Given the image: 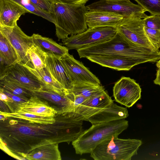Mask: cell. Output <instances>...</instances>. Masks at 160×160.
Instances as JSON below:
<instances>
[{
    "instance_id": "1",
    "label": "cell",
    "mask_w": 160,
    "mask_h": 160,
    "mask_svg": "<svg viewBox=\"0 0 160 160\" xmlns=\"http://www.w3.org/2000/svg\"><path fill=\"white\" fill-rule=\"evenodd\" d=\"M53 123L31 122L7 118L0 120V139L13 153H27L38 147L76 139L82 130L83 121L74 113L58 112Z\"/></svg>"
},
{
    "instance_id": "2",
    "label": "cell",
    "mask_w": 160,
    "mask_h": 160,
    "mask_svg": "<svg viewBox=\"0 0 160 160\" xmlns=\"http://www.w3.org/2000/svg\"><path fill=\"white\" fill-rule=\"evenodd\" d=\"M80 58L91 55H121L141 60L145 62H157L160 52L138 46L124 37L118 31L111 39L77 50Z\"/></svg>"
},
{
    "instance_id": "3",
    "label": "cell",
    "mask_w": 160,
    "mask_h": 160,
    "mask_svg": "<svg viewBox=\"0 0 160 160\" xmlns=\"http://www.w3.org/2000/svg\"><path fill=\"white\" fill-rule=\"evenodd\" d=\"M53 8L52 15L55 22L56 35L59 41L88 29L85 14L89 10L85 5L54 2Z\"/></svg>"
},
{
    "instance_id": "4",
    "label": "cell",
    "mask_w": 160,
    "mask_h": 160,
    "mask_svg": "<svg viewBox=\"0 0 160 160\" xmlns=\"http://www.w3.org/2000/svg\"><path fill=\"white\" fill-rule=\"evenodd\" d=\"M128 126L125 119L93 124L72 142L77 154L90 153L98 144L113 136H118Z\"/></svg>"
},
{
    "instance_id": "5",
    "label": "cell",
    "mask_w": 160,
    "mask_h": 160,
    "mask_svg": "<svg viewBox=\"0 0 160 160\" xmlns=\"http://www.w3.org/2000/svg\"><path fill=\"white\" fill-rule=\"evenodd\" d=\"M113 136L97 146L90 153L95 160H130L142 143L137 139H122Z\"/></svg>"
},
{
    "instance_id": "6",
    "label": "cell",
    "mask_w": 160,
    "mask_h": 160,
    "mask_svg": "<svg viewBox=\"0 0 160 160\" xmlns=\"http://www.w3.org/2000/svg\"><path fill=\"white\" fill-rule=\"evenodd\" d=\"M118 31L112 27H98L88 28L85 31L62 40V44L68 50L78 49L108 41Z\"/></svg>"
},
{
    "instance_id": "7",
    "label": "cell",
    "mask_w": 160,
    "mask_h": 160,
    "mask_svg": "<svg viewBox=\"0 0 160 160\" xmlns=\"http://www.w3.org/2000/svg\"><path fill=\"white\" fill-rule=\"evenodd\" d=\"M0 32L16 50L18 57V63L33 68L28 54L34 44L32 37L25 34L17 24L13 27L0 25Z\"/></svg>"
},
{
    "instance_id": "8",
    "label": "cell",
    "mask_w": 160,
    "mask_h": 160,
    "mask_svg": "<svg viewBox=\"0 0 160 160\" xmlns=\"http://www.w3.org/2000/svg\"><path fill=\"white\" fill-rule=\"evenodd\" d=\"M116 28L127 39L138 46L160 52L156 49L147 38L143 19L135 17L124 18Z\"/></svg>"
},
{
    "instance_id": "9",
    "label": "cell",
    "mask_w": 160,
    "mask_h": 160,
    "mask_svg": "<svg viewBox=\"0 0 160 160\" xmlns=\"http://www.w3.org/2000/svg\"><path fill=\"white\" fill-rule=\"evenodd\" d=\"M89 10H100L113 12L123 16L124 18L135 17L144 19L148 17L146 10L141 5L136 4L130 0L109 2L100 0L87 6Z\"/></svg>"
},
{
    "instance_id": "10",
    "label": "cell",
    "mask_w": 160,
    "mask_h": 160,
    "mask_svg": "<svg viewBox=\"0 0 160 160\" xmlns=\"http://www.w3.org/2000/svg\"><path fill=\"white\" fill-rule=\"evenodd\" d=\"M0 78L11 81L29 91L43 88L41 83L26 67L18 63L7 67L0 73Z\"/></svg>"
},
{
    "instance_id": "11",
    "label": "cell",
    "mask_w": 160,
    "mask_h": 160,
    "mask_svg": "<svg viewBox=\"0 0 160 160\" xmlns=\"http://www.w3.org/2000/svg\"><path fill=\"white\" fill-rule=\"evenodd\" d=\"M141 92L139 84L129 77H122L113 88L115 101L128 108L132 107L141 98Z\"/></svg>"
},
{
    "instance_id": "12",
    "label": "cell",
    "mask_w": 160,
    "mask_h": 160,
    "mask_svg": "<svg viewBox=\"0 0 160 160\" xmlns=\"http://www.w3.org/2000/svg\"><path fill=\"white\" fill-rule=\"evenodd\" d=\"M113 102L106 91L103 90L88 98L73 113L78 119L88 121L91 117L103 111Z\"/></svg>"
},
{
    "instance_id": "13",
    "label": "cell",
    "mask_w": 160,
    "mask_h": 160,
    "mask_svg": "<svg viewBox=\"0 0 160 160\" xmlns=\"http://www.w3.org/2000/svg\"><path fill=\"white\" fill-rule=\"evenodd\" d=\"M60 59L73 85L82 83L101 85L99 79L72 55L68 53Z\"/></svg>"
},
{
    "instance_id": "14",
    "label": "cell",
    "mask_w": 160,
    "mask_h": 160,
    "mask_svg": "<svg viewBox=\"0 0 160 160\" xmlns=\"http://www.w3.org/2000/svg\"><path fill=\"white\" fill-rule=\"evenodd\" d=\"M86 58L102 66L118 71H128L135 66L146 62L141 60L121 55H94Z\"/></svg>"
},
{
    "instance_id": "15",
    "label": "cell",
    "mask_w": 160,
    "mask_h": 160,
    "mask_svg": "<svg viewBox=\"0 0 160 160\" xmlns=\"http://www.w3.org/2000/svg\"><path fill=\"white\" fill-rule=\"evenodd\" d=\"M60 57L51 52L47 53L46 68L54 79L66 91L72 88L73 84L60 59Z\"/></svg>"
},
{
    "instance_id": "16",
    "label": "cell",
    "mask_w": 160,
    "mask_h": 160,
    "mask_svg": "<svg viewBox=\"0 0 160 160\" xmlns=\"http://www.w3.org/2000/svg\"><path fill=\"white\" fill-rule=\"evenodd\" d=\"M30 91L32 95L36 96L52 104L53 108L57 109L58 112H73V102L68 96V91L65 94L62 95L52 90L43 88Z\"/></svg>"
},
{
    "instance_id": "17",
    "label": "cell",
    "mask_w": 160,
    "mask_h": 160,
    "mask_svg": "<svg viewBox=\"0 0 160 160\" xmlns=\"http://www.w3.org/2000/svg\"><path fill=\"white\" fill-rule=\"evenodd\" d=\"M88 28L98 27L116 28L123 18L122 15L113 12L100 10H90L85 14Z\"/></svg>"
},
{
    "instance_id": "18",
    "label": "cell",
    "mask_w": 160,
    "mask_h": 160,
    "mask_svg": "<svg viewBox=\"0 0 160 160\" xmlns=\"http://www.w3.org/2000/svg\"><path fill=\"white\" fill-rule=\"evenodd\" d=\"M29 12L12 0H0V25L13 27L22 15Z\"/></svg>"
},
{
    "instance_id": "19",
    "label": "cell",
    "mask_w": 160,
    "mask_h": 160,
    "mask_svg": "<svg viewBox=\"0 0 160 160\" xmlns=\"http://www.w3.org/2000/svg\"><path fill=\"white\" fill-rule=\"evenodd\" d=\"M16 111L48 117H54L58 112L47 101L34 95H32L27 101L18 104Z\"/></svg>"
},
{
    "instance_id": "20",
    "label": "cell",
    "mask_w": 160,
    "mask_h": 160,
    "mask_svg": "<svg viewBox=\"0 0 160 160\" xmlns=\"http://www.w3.org/2000/svg\"><path fill=\"white\" fill-rule=\"evenodd\" d=\"M128 115L126 108L119 106L113 102L103 111L91 117L88 121L93 125L125 119Z\"/></svg>"
},
{
    "instance_id": "21",
    "label": "cell",
    "mask_w": 160,
    "mask_h": 160,
    "mask_svg": "<svg viewBox=\"0 0 160 160\" xmlns=\"http://www.w3.org/2000/svg\"><path fill=\"white\" fill-rule=\"evenodd\" d=\"M58 143L44 145L37 148L27 153H21L20 156L29 160H61Z\"/></svg>"
},
{
    "instance_id": "22",
    "label": "cell",
    "mask_w": 160,
    "mask_h": 160,
    "mask_svg": "<svg viewBox=\"0 0 160 160\" xmlns=\"http://www.w3.org/2000/svg\"><path fill=\"white\" fill-rule=\"evenodd\" d=\"M24 65L41 83L43 88L52 90L62 95L65 94L68 92L54 79L46 67L36 69Z\"/></svg>"
},
{
    "instance_id": "23",
    "label": "cell",
    "mask_w": 160,
    "mask_h": 160,
    "mask_svg": "<svg viewBox=\"0 0 160 160\" xmlns=\"http://www.w3.org/2000/svg\"><path fill=\"white\" fill-rule=\"evenodd\" d=\"M31 36L34 44L46 52H51L60 57L68 53L69 50L66 47L58 44L51 38L38 34L34 33Z\"/></svg>"
},
{
    "instance_id": "24",
    "label": "cell",
    "mask_w": 160,
    "mask_h": 160,
    "mask_svg": "<svg viewBox=\"0 0 160 160\" xmlns=\"http://www.w3.org/2000/svg\"><path fill=\"white\" fill-rule=\"evenodd\" d=\"M0 120L7 118L21 119L28 121L31 122L41 124L53 123L56 121V116L43 117L33 114L16 111L13 112H6L0 111Z\"/></svg>"
},
{
    "instance_id": "25",
    "label": "cell",
    "mask_w": 160,
    "mask_h": 160,
    "mask_svg": "<svg viewBox=\"0 0 160 160\" xmlns=\"http://www.w3.org/2000/svg\"><path fill=\"white\" fill-rule=\"evenodd\" d=\"M0 58L7 66L18 63V57L9 41L0 32Z\"/></svg>"
},
{
    "instance_id": "26",
    "label": "cell",
    "mask_w": 160,
    "mask_h": 160,
    "mask_svg": "<svg viewBox=\"0 0 160 160\" xmlns=\"http://www.w3.org/2000/svg\"><path fill=\"white\" fill-rule=\"evenodd\" d=\"M104 89V87L101 85L82 83L74 84L72 89L68 91L74 95H82L88 98Z\"/></svg>"
},
{
    "instance_id": "27",
    "label": "cell",
    "mask_w": 160,
    "mask_h": 160,
    "mask_svg": "<svg viewBox=\"0 0 160 160\" xmlns=\"http://www.w3.org/2000/svg\"><path fill=\"white\" fill-rule=\"evenodd\" d=\"M47 53L34 44L29 50L28 54L34 68L39 69L46 67Z\"/></svg>"
},
{
    "instance_id": "28",
    "label": "cell",
    "mask_w": 160,
    "mask_h": 160,
    "mask_svg": "<svg viewBox=\"0 0 160 160\" xmlns=\"http://www.w3.org/2000/svg\"><path fill=\"white\" fill-rule=\"evenodd\" d=\"M0 88L27 100L32 96L30 91L17 84L3 78H0Z\"/></svg>"
},
{
    "instance_id": "29",
    "label": "cell",
    "mask_w": 160,
    "mask_h": 160,
    "mask_svg": "<svg viewBox=\"0 0 160 160\" xmlns=\"http://www.w3.org/2000/svg\"><path fill=\"white\" fill-rule=\"evenodd\" d=\"M12 0L21 5L28 10L29 12L41 17L55 24V21L51 14L42 11L33 4L30 0Z\"/></svg>"
},
{
    "instance_id": "30",
    "label": "cell",
    "mask_w": 160,
    "mask_h": 160,
    "mask_svg": "<svg viewBox=\"0 0 160 160\" xmlns=\"http://www.w3.org/2000/svg\"><path fill=\"white\" fill-rule=\"evenodd\" d=\"M151 15L160 16V0H134Z\"/></svg>"
},
{
    "instance_id": "31",
    "label": "cell",
    "mask_w": 160,
    "mask_h": 160,
    "mask_svg": "<svg viewBox=\"0 0 160 160\" xmlns=\"http://www.w3.org/2000/svg\"><path fill=\"white\" fill-rule=\"evenodd\" d=\"M145 31L147 38L154 48L160 51V30L148 28L144 27Z\"/></svg>"
},
{
    "instance_id": "32",
    "label": "cell",
    "mask_w": 160,
    "mask_h": 160,
    "mask_svg": "<svg viewBox=\"0 0 160 160\" xmlns=\"http://www.w3.org/2000/svg\"><path fill=\"white\" fill-rule=\"evenodd\" d=\"M30 0L33 4L42 11L50 13L52 15L53 13L54 2L52 0Z\"/></svg>"
},
{
    "instance_id": "33",
    "label": "cell",
    "mask_w": 160,
    "mask_h": 160,
    "mask_svg": "<svg viewBox=\"0 0 160 160\" xmlns=\"http://www.w3.org/2000/svg\"><path fill=\"white\" fill-rule=\"evenodd\" d=\"M143 19L145 27L160 30V16L151 15Z\"/></svg>"
},
{
    "instance_id": "34",
    "label": "cell",
    "mask_w": 160,
    "mask_h": 160,
    "mask_svg": "<svg viewBox=\"0 0 160 160\" xmlns=\"http://www.w3.org/2000/svg\"><path fill=\"white\" fill-rule=\"evenodd\" d=\"M54 2L71 5H85L89 0H52Z\"/></svg>"
},
{
    "instance_id": "35",
    "label": "cell",
    "mask_w": 160,
    "mask_h": 160,
    "mask_svg": "<svg viewBox=\"0 0 160 160\" xmlns=\"http://www.w3.org/2000/svg\"><path fill=\"white\" fill-rule=\"evenodd\" d=\"M88 98L82 95H74L73 94V96L72 100L73 104L72 112H74V110L79 106L85 101Z\"/></svg>"
},
{
    "instance_id": "36",
    "label": "cell",
    "mask_w": 160,
    "mask_h": 160,
    "mask_svg": "<svg viewBox=\"0 0 160 160\" xmlns=\"http://www.w3.org/2000/svg\"><path fill=\"white\" fill-rule=\"evenodd\" d=\"M153 82L156 84L160 85V68L157 70L156 78L154 80Z\"/></svg>"
},
{
    "instance_id": "37",
    "label": "cell",
    "mask_w": 160,
    "mask_h": 160,
    "mask_svg": "<svg viewBox=\"0 0 160 160\" xmlns=\"http://www.w3.org/2000/svg\"><path fill=\"white\" fill-rule=\"evenodd\" d=\"M8 106L3 101L0 100V108L1 109H2V110L1 111L6 112H10L8 110Z\"/></svg>"
},
{
    "instance_id": "38",
    "label": "cell",
    "mask_w": 160,
    "mask_h": 160,
    "mask_svg": "<svg viewBox=\"0 0 160 160\" xmlns=\"http://www.w3.org/2000/svg\"><path fill=\"white\" fill-rule=\"evenodd\" d=\"M156 66L158 68H160V59L157 62Z\"/></svg>"
},
{
    "instance_id": "39",
    "label": "cell",
    "mask_w": 160,
    "mask_h": 160,
    "mask_svg": "<svg viewBox=\"0 0 160 160\" xmlns=\"http://www.w3.org/2000/svg\"><path fill=\"white\" fill-rule=\"evenodd\" d=\"M108 1L109 2H116V1H122L125 0H106Z\"/></svg>"
},
{
    "instance_id": "40",
    "label": "cell",
    "mask_w": 160,
    "mask_h": 160,
    "mask_svg": "<svg viewBox=\"0 0 160 160\" xmlns=\"http://www.w3.org/2000/svg\"><path fill=\"white\" fill-rule=\"evenodd\" d=\"M159 50H160V49H159Z\"/></svg>"
},
{
    "instance_id": "41",
    "label": "cell",
    "mask_w": 160,
    "mask_h": 160,
    "mask_svg": "<svg viewBox=\"0 0 160 160\" xmlns=\"http://www.w3.org/2000/svg\"></svg>"
}]
</instances>
